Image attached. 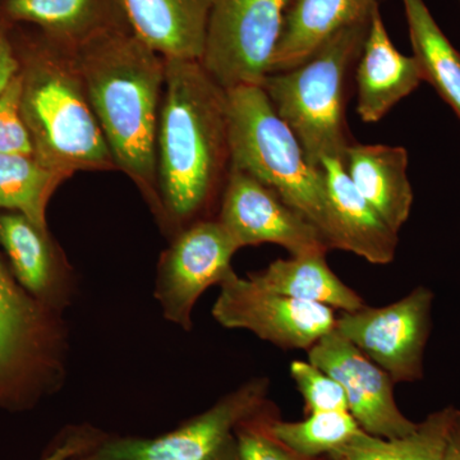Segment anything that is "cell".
Listing matches in <instances>:
<instances>
[{
  "label": "cell",
  "mask_w": 460,
  "mask_h": 460,
  "mask_svg": "<svg viewBox=\"0 0 460 460\" xmlns=\"http://www.w3.org/2000/svg\"><path fill=\"white\" fill-rule=\"evenodd\" d=\"M156 164L157 217L174 235L205 219L230 166L228 93L199 60L165 59Z\"/></svg>",
  "instance_id": "1"
},
{
  "label": "cell",
  "mask_w": 460,
  "mask_h": 460,
  "mask_svg": "<svg viewBox=\"0 0 460 460\" xmlns=\"http://www.w3.org/2000/svg\"><path fill=\"white\" fill-rule=\"evenodd\" d=\"M117 168L140 187L159 217L156 136L165 59L133 31L71 51Z\"/></svg>",
  "instance_id": "2"
},
{
  "label": "cell",
  "mask_w": 460,
  "mask_h": 460,
  "mask_svg": "<svg viewBox=\"0 0 460 460\" xmlns=\"http://www.w3.org/2000/svg\"><path fill=\"white\" fill-rule=\"evenodd\" d=\"M21 75V113L42 164L66 177L117 168L71 51L42 36Z\"/></svg>",
  "instance_id": "3"
},
{
  "label": "cell",
  "mask_w": 460,
  "mask_h": 460,
  "mask_svg": "<svg viewBox=\"0 0 460 460\" xmlns=\"http://www.w3.org/2000/svg\"><path fill=\"white\" fill-rule=\"evenodd\" d=\"M230 168L252 175L314 224L337 250L328 190L321 168L305 159L295 133L275 111L261 86L226 90Z\"/></svg>",
  "instance_id": "4"
},
{
  "label": "cell",
  "mask_w": 460,
  "mask_h": 460,
  "mask_svg": "<svg viewBox=\"0 0 460 460\" xmlns=\"http://www.w3.org/2000/svg\"><path fill=\"white\" fill-rule=\"evenodd\" d=\"M371 17L335 33L302 65L266 75L261 84L314 168L325 157L344 162L352 144L345 119L348 78L358 62Z\"/></svg>",
  "instance_id": "5"
},
{
  "label": "cell",
  "mask_w": 460,
  "mask_h": 460,
  "mask_svg": "<svg viewBox=\"0 0 460 460\" xmlns=\"http://www.w3.org/2000/svg\"><path fill=\"white\" fill-rule=\"evenodd\" d=\"M68 353L63 314L33 298L0 261V408L32 410L59 392Z\"/></svg>",
  "instance_id": "6"
},
{
  "label": "cell",
  "mask_w": 460,
  "mask_h": 460,
  "mask_svg": "<svg viewBox=\"0 0 460 460\" xmlns=\"http://www.w3.org/2000/svg\"><path fill=\"white\" fill-rule=\"evenodd\" d=\"M268 377H253L213 407L154 438L107 435L84 460H242L237 428L268 404Z\"/></svg>",
  "instance_id": "7"
},
{
  "label": "cell",
  "mask_w": 460,
  "mask_h": 460,
  "mask_svg": "<svg viewBox=\"0 0 460 460\" xmlns=\"http://www.w3.org/2000/svg\"><path fill=\"white\" fill-rule=\"evenodd\" d=\"M293 0H213L201 65L223 89L261 86Z\"/></svg>",
  "instance_id": "8"
},
{
  "label": "cell",
  "mask_w": 460,
  "mask_h": 460,
  "mask_svg": "<svg viewBox=\"0 0 460 460\" xmlns=\"http://www.w3.org/2000/svg\"><path fill=\"white\" fill-rule=\"evenodd\" d=\"M238 250L217 219L205 217L175 233L160 257L154 290L164 319L192 330L199 296L234 272L232 259Z\"/></svg>",
  "instance_id": "9"
},
{
  "label": "cell",
  "mask_w": 460,
  "mask_h": 460,
  "mask_svg": "<svg viewBox=\"0 0 460 460\" xmlns=\"http://www.w3.org/2000/svg\"><path fill=\"white\" fill-rule=\"evenodd\" d=\"M434 295L417 287L384 307L363 305L337 317L335 330L392 377L411 383L423 376V353L431 332Z\"/></svg>",
  "instance_id": "10"
},
{
  "label": "cell",
  "mask_w": 460,
  "mask_h": 460,
  "mask_svg": "<svg viewBox=\"0 0 460 460\" xmlns=\"http://www.w3.org/2000/svg\"><path fill=\"white\" fill-rule=\"evenodd\" d=\"M213 317L226 329H242L281 349L308 350L335 328L334 310L271 292L233 272L220 284Z\"/></svg>",
  "instance_id": "11"
},
{
  "label": "cell",
  "mask_w": 460,
  "mask_h": 460,
  "mask_svg": "<svg viewBox=\"0 0 460 460\" xmlns=\"http://www.w3.org/2000/svg\"><path fill=\"white\" fill-rule=\"evenodd\" d=\"M238 248L278 244L290 256L328 253L330 246L313 223L252 175L229 168L219 217Z\"/></svg>",
  "instance_id": "12"
},
{
  "label": "cell",
  "mask_w": 460,
  "mask_h": 460,
  "mask_svg": "<svg viewBox=\"0 0 460 460\" xmlns=\"http://www.w3.org/2000/svg\"><path fill=\"white\" fill-rule=\"evenodd\" d=\"M308 361L343 387L348 411L362 431L383 438L411 434L419 423L399 410L394 381L347 338L332 330L307 350Z\"/></svg>",
  "instance_id": "13"
},
{
  "label": "cell",
  "mask_w": 460,
  "mask_h": 460,
  "mask_svg": "<svg viewBox=\"0 0 460 460\" xmlns=\"http://www.w3.org/2000/svg\"><path fill=\"white\" fill-rule=\"evenodd\" d=\"M0 246L7 253L14 279L33 298L60 314L71 307L77 293L75 274L49 232L22 214H0Z\"/></svg>",
  "instance_id": "14"
},
{
  "label": "cell",
  "mask_w": 460,
  "mask_h": 460,
  "mask_svg": "<svg viewBox=\"0 0 460 460\" xmlns=\"http://www.w3.org/2000/svg\"><path fill=\"white\" fill-rule=\"evenodd\" d=\"M5 16L38 26L47 40L66 51L120 31H132L124 0H5Z\"/></svg>",
  "instance_id": "15"
},
{
  "label": "cell",
  "mask_w": 460,
  "mask_h": 460,
  "mask_svg": "<svg viewBox=\"0 0 460 460\" xmlns=\"http://www.w3.org/2000/svg\"><path fill=\"white\" fill-rule=\"evenodd\" d=\"M356 71L357 113L365 123L383 119L423 81L414 57L404 56L393 44L380 7L372 13Z\"/></svg>",
  "instance_id": "16"
},
{
  "label": "cell",
  "mask_w": 460,
  "mask_h": 460,
  "mask_svg": "<svg viewBox=\"0 0 460 460\" xmlns=\"http://www.w3.org/2000/svg\"><path fill=\"white\" fill-rule=\"evenodd\" d=\"M321 172L328 190L337 250L348 251L374 265L394 260L399 233L378 215L345 172L343 160L325 157Z\"/></svg>",
  "instance_id": "17"
},
{
  "label": "cell",
  "mask_w": 460,
  "mask_h": 460,
  "mask_svg": "<svg viewBox=\"0 0 460 460\" xmlns=\"http://www.w3.org/2000/svg\"><path fill=\"white\" fill-rule=\"evenodd\" d=\"M133 33L164 59L201 60L213 0H124Z\"/></svg>",
  "instance_id": "18"
},
{
  "label": "cell",
  "mask_w": 460,
  "mask_h": 460,
  "mask_svg": "<svg viewBox=\"0 0 460 460\" xmlns=\"http://www.w3.org/2000/svg\"><path fill=\"white\" fill-rule=\"evenodd\" d=\"M408 163L404 147L389 145L352 142L344 155L348 177L396 233L407 222L413 205Z\"/></svg>",
  "instance_id": "19"
},
{
  "label": "cell",
  "mask_w": 460,
  "mask_h": 460,
  "mask_svg": "<svg viewBox=\"0 0 460 460\" xmlns=\"http://www.w3.org/2000/svg\"><path fill=\"white\" fill-rule=\"evenodd\" d=\"M378 0H293L284 17L270 74L302 65L335 33L372 16Z\"/></svg>",
  "instance_id": "20"
},
{
  "label": "cell",
  "mask_w": 460,
  "mask_h": 460,
  "mask_svg": "<svg viewBox=\"0 0 460 460\" xmlns=\"http://www.w3.org/2000/svg\"><path fill=\"white\" fill-rule=\"evenodd\" d=\"M325 256L326 253H308L277 260L248 277L271 292L328 305L332 310L353 313L366 305L361 296L330 269Z\"/></svg>",
  "instance_id": "21"
},
{
  "label": "cell",
  "mask_w": 460,
  "mask_h": 460,
  "mask_svg": "<svg viewBox=\"0 0 460 460\" xmlns=\"http://www.w3.org/2000/svg\"><path fill=\"white\" fill-rule=\"evenodd\" d=\"M402 3L422 80L434 87L460 119V53L436 22L425 0Z\"/></svg>",
  "instance_id": "22"
},
{
  "label": "cell",
  "mask_w": 460,
  "mask_h": 460,
  "mask_svg": "<svg viewBox=\"0 0 460 460\" xmlns=\"http://www.w3.org/2000/svg\"><path fill=\"white\" fill-rule=\"evenodd\" d=\"M459 413L453 407L435 411L404 438H383L359 431L323 460H443Z\"/></svg>",
  "instance_id": "23"
},
{
  "label": "cell",
  "mask_w": 460,
  "mask_h": 460,
  "mask_svg": "<svg viewBox=\"0 0 460 460\" xmlns=\"http://www.w3.org/2000/svg\"><path fill=\"white\" fill-rule=\"evenodd\" d=\"M66 178L42 164L35 155L0 154V208L22 214L38 228L49 232L48 204Z\"/></svg>",
  "instance_id": "24"
},
{
  "label": "cell",
  "mask_w": 460,
  "mask_h": 460,
  "mask_svg": "<svg viewBox=\"0 0 460 460\" xmlns=\"http://www.w3.org/2000/svg\"><path fill=\"white\" fill-rule=\"evenodd\" d=\"M270 431L284 447L305 459L325 458L362 431L348 411H316L299 422L272 416Z\"/></svg>",
  "instance_id": "25"
},
{
  "label": "cell",
  "mask_w": 460,
  "mask_h": 460,
  "mask_svg": "<svg viewBox=\"0 0 460 460\" xmlns=\"http://www.w3.org/2000/svg\"><path fill=\"white\" fill-rule=\"evenodd\" d=\"M289 368L290 376L304 398L308 413L348 411L343 387L326 372L320 370L310 361L292 362Z\"/></svg>",
  "instance_id": "26"
},
{
  "label": "cell",
  "mask_w": 460,
  "mask_h": 460,
  "mask_svg": "<svg viewBox=\"0 0 460 460\" xmlns=\"http://www.w3.org/2000/svg\"><path fill=\"white\" fill-rule=\"evenodd\" d=\"M274 414V408L268 402L259 413L238 426L237 438L242 460H313L296 456L274 438L270 431Z\"/></svg>",
  "instance_id": "27"
},
{
  "label": "cell",
  "mask_w": 460,
  "mask_h": 460,
  "mask_svg": "<svg viewBox=\"0 0 460 460\" xmlns=\"http://www.w3.org/2000/svg\"><path fill=\"white\" fill-rule=\"evenodd\" d=\"M22 75L0 93V154L35 155L31 135L21 113Z\"/></svg>",
  "instance_id": "28"
},
{
  "label": "cell",
  "mask_w": 460,
  "mask_h": 460,
  "mask_svg": "<svg viewBox=\"0 0 460 460\" xmlns=\"http://www.w3.org/2000/svg\"><path fill=\"white\" fill-rule=\"evenodd\" d=\"M107 435V432L87 423L69 426L58 436L41 460H84Z\"/></svg>",
  "instance_id": "29"
},
{
  "label": "cell",
  "mask_w": 460,
  "mask_h": 460,
  "mask_svg": "<svg viewBox=\"0 0 460 460\" xmlns=\"http://www.w3.org/2000/svg\"><path fill=\"white\" fill-rule=\"evenodd\" d=\"M21 60L7 36L0 29V93L20 75Z\"/></svg>",
  "instance_id": "30"
},
{
  "label": "cell",
  "mask_w": 460,
  "mask_h": 460,
  "mask_svg": "<svg viewBox=\"0 0 460 460\" xmlns=\"http://www.w3.org/2000/svg\"><path fill=\"white\" fill-rule=\"evenodd\" d=\"M443 460H460V413L450 429Z\"/></svg>",
  "instance_id": "31"
}]
</instances>
